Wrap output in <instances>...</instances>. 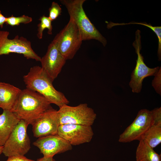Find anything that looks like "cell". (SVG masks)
I'll use <instances>...</instances> for the list:
<instances>
[{
	"label": "cell",
	"mask_w": 161,
	"mask_h": 161,
	"mask_svg": "<svg viewBox=\"0 0 161 161\" xmlns=\"http://www.w3.org/2000/svg\"><path fill=\"white\" fill-rule=\"evenodd\" d=\"M57 134L72 146L89 143L94 135L92 126L71 124H60Z\"/></svg>",
	"instance_id": "cell-11"
},
{
	"label": "cell",
	"mask_w": 161,
	"mask_h": 161,
	"mask_svg": "<svg viewBox=\"0 0 161 161\" xmlns=\"http://www.w3.org/2000/svg\"><path fill=\"white\" fill-rule=\"evenodd\" d=\"M7 17H5L3 15L0 10V27L2 28L4 24L6 22Z\"/></svg>",
	"instance_id": "cell-25"
},
{
	"label": "cell",
	"mask_w": 161,
	"mask_h": 161,
	"mask_svg": "<svg viewBox=\"0 0 161 161\" xmlns=\"http://www.w3.org/2000/svg\"><path fill=\"white\" fill-rule=\"evenodd\" d=\"M66 60L52 41L40 62L44 71L53 82L61 71Z\"/></svg>",
	"instance_id": "cell-13"
},
{
	"label": "cell",
	"mask_w": 161,
	"mask_h": 161,
	"mask_svg": "<svg viewBox=\"0 0 161 161\" xmlns=\"http://www.w3.org/2000/svg\"><path fill=\"white\" fill-rule=\"evenodd\" d=\"M29 124L21 120L3 146L2 153L8 157L24 156L31 148L30 141L27 133Z\"/></svg>",
	"instance_id": "cell-5"
},
{
	"label": "cell",
	"mask_w": 161,
	"mask_h": 161,
	"mask_svg": "<svg viewBox=\"0 0 161 161\" xmlns=\"http://www.w3.org/2000/svg\"><path fill=\"white\" fill-rule=\"evenodd\" d=\"M33 145L46 157H52L58 154L71 150L72 146L58 134L38 138Z\"/></svg>",
	"instance_id": "cell-12"
},
{
	"label": "cell",
	"mask_w": 161,
	"mask_h": 161,
	"mask_svg": "<svg viewBox=\"0 0 161 161\" xmlns=\"http://www.w3.org/2000/svg\"><path fill=\"white\" fill-rule=\"evenodd\" d=\"M9 35L8 31H0V56L15 53L23 55L27 59L40 61L41 58L33 50L29 41L18 35L10 39L8 38Z\"/></svg>",
	"instance_id": "cell-8"
},
{
	"label": "cell",
	"mask_w": 161,
	"mask_h": 161,
	"mask_svg": "<svg viewBox=\"0 0 161 161\" xmlns=\"http://www.w3.org/2000/svg\"><path fill=\"white\" fill-rule=\"evenodd\" d=\"M21 90L13 85L0 82V108L12 112Z\"/></svg>",
	"instance_id": "cell-14"
},
{
	"label": "cell",
	"mask_w": 161,
	"mask_h": 161,
	"mask_svg": "<svg viewBox=\"0 0 161 161\" xmlns=\"http://www.w3.org/2000/svg\"><path fill=\"white\" fill-rule=\"evenodd\" d=\"M151 111L153 120V124L161 125V107L155 108Z\"/></svg>",
	"instance_id": "cell-23"
},
{
	"label": "cell",
	"mask_w": 161,
	"mask_h": 161,
	"mask_svg": "<svg viewBox=\"0 0 161 161\" xmlns=\"http://www.w3.org/2000/svg\"><path fill=\"white\" fill-rule=\"evenodd\" d=\"M3 146H0V155L2 153Z\"/></svg>",
	"instance_id": "cell-27"
},
{
	"label": "cell",
	"mask_w": 161,
	"mask_h": 161,
	"mask_svg": "<svg viewBox=\"0 0 161 161\" xmlns=\"http://www.w3.org/2000/svg\"><path fill=\"white\" fill-rule=\"evenodd\" d=\"M139 24L146 26L151 29L156 34L158 38V47L157 50V56L159 61L161 59V27L160 26H153L150 24L146 23L131 22L128 23H115L114 25H123L129 24Z\"/></svg>",
	"instance_id": "cell-19"
},
{
	"label": "cell",
	"mask_w": 161,
	"mask_h": 161,
	"mask_svg": "<svg viewBox=\"0 0 161 161\" xmlns=\"http://www.w3.org/2000/svg\"><path fill=\"white\" fill-rule=\"evenodd\" d=\"M136 152V161H161V156L143 140L139 141Z\"/></svg>",
	"instance_id": "cell-16"
},
{
	"label": "cell",
	"mask_w": 161,
	"mask_h": 161,
	"mask_svg": "<svg viewBox=\"0 0 161 161\" xmlns=\"http://www.w3.org/2000/svg\"><path fill=\"white\" fill-rule=\"evenodd\" d=\"M39 20L40 22L37 25L38 32L37 34V36L38 38L40 39H42L43 31L46 29L48 30V34L50 35H52V21L48 17L44 15L40 17Z\"/></svg>",
	"instance_id": "cell-18"
},
{
	"label": "cell",
	"mask_w": 161,
	"mask_h": 161,
	"mask_svg": "<svg viewBox=\"0 0 161 161\" xmlns=\"http://www.w3.org/2000/svg\"><path fill=\"white\" fill-rule=\"evenodd\" d=\"M50 104L42 95L26 88L21 90L12 112L20 120L31 124L41 114L52 107Z\"/></svg>",
	"instance_id": "cell-2"
},
{
	"label": "cell",
	"mask_w": 161,
	"mask_h": 161,
	"mask_svg": "<svg viewBox=\"0 0 161 161\" xmlns=\"http://www.w3.org/2000/svg\"><path fill=\"white\" fill-rule=\"evenodd\" d=\"M154 78L152 82V85L156 92L161 95V67L154 75Z\"/></svg>",
	"instance_id": "cell-22"
},
{
	"label": "cell",
	"mask_w": 161,
	"mask_h": 161,
	"mask_svg": "<svg viewBox=\"0 0 161 161\" xmlns=\"http://www.w3.org/2000/svg\"><path fill=\"white\" fill-rule=\"evenodd\" d=\"M60 124H71L92 126L97 115L94 110L86 103L76 106L65 105L58 110Z\"/></svg>",
	"instance_id": "cell-6"
},
{
	"label": "cell",
	"mask_w": 161,
	"mask_h": 161,
	"mask_svg": "<svg viewBox=\"0 0 161 161\" xmlns=\"http://www.w3.org/2000/svg\"><path fill=\"white\" fill-rule=\"evenodd\" d=\"M141 38L140 31L137 30L135 32V40L133 43L137 55V59L135 68L131 73L129 84L132 92L136 93L140 92L144 79L148 77L154 76L160 68L159 66L150 68L145 63L143 57L140 53Z\"/></svg>",
	"instance_id": "cell-7"
},
{
	"label": "cell",
	"mask_w": 161,
	"mask_h": 161,
	"mask_svg": "<svg viewBox=\"0 0 161 161\" xmlns=\"http://www.w3.org/2000/svg\"><path fill=\"white\" fill-rule=\"evenodd\" d=\"M32 18L27 16L23 15L18 17H15L12 15L7 17L5 23L6 24L11 26L19 25L20 24H27L31 22Z\"/></svg>",
	"instance_id": "cell-20"
},
{
	"label": "cell",
	"mask_w": 161,
	"mask_h": 161,
	"mask_svg": "<svg viewBox=\"0 0 161 161\" xmlns=\"http://www.w3.org/2000/svg\"><path fill=\"white\" fill-rule=\"evenodd\" d=\"M82 41L79 29L70 18L67 24L56 34L52 41L66 60L74 57L80 48Z\"/></svg>",
	"instance_id": "cell-4"
},
{
	"label": "cell",
	"mask_w": 161,
	"mask_h": 161,
	"mask_svg": "<svg viewBox=\"0 0 161 161\" xmlns=\"http://www.w3.org/2000/svg\"><path fill=\"white\" fill-rule=\"evenodd\" d=\"M23 79L26 88L42 95L51 104H55L59 108L69 103L64 94L55 88L53 82L41 66H35L31 67L28 73L24 76Z\"/></svg>",
	"instance_id": "cell-1"
},
{
	"label": "cell",
	"mask_w": 161,
	"mask_h": 161,
	"mask_svg": "<svg viewBox=\"0 0 161 161\" xmlns=\"http://www.w3.org/2000/svg\"><path fill=\"white\" fill-rule=\"evenodd\" d=\"M34 136L39 138L57 134L60 125L58 111L47 109L31 123Z\"/></svg>",
	"instance_id": "cell-10"
},
{
	"label": "cell",
	"mask_w": 161,
	"mask_h": 161,
	"mask_svg": "<svg viewBox=\"0 0 161 161\" xmlns=\"http://www.w3.org/2000/svg\"><path fill=\"white\" fill-rule=\"evenodd\" d=\"M20 120L12 112L3 110L0 115V146L4 145Z\"/></svg>",
	"instance_id": "cell-15"
},
{
	"label": "cell",
	"mask_w": 161,
	"mask_h": 161,
	"mask_svg": "<svg viewBox=\"0 0 161 161\" xmlns=\"http://www.w3.org/2000/svg\"><path fill=\"white\" fill-rule=\"evenodd\" d=\"M49 12L48 17L52 21L55 20L61 15L62 9L57 3L53 1L49 9Z\"/></svg>",
	"instance_id": "cell-21"
},
{
	"label": "cell",
	"mask_w": 161,
	"mask_h": 161,
	"mask_svg": "<svg viewBox=\"0 0 161 161\" xmlns=\"http://www.w3.org/2000/svg\"><path fill=\"white\" fill-rule=\"evenodd\" d=\"M153 124L151 111L146 109H141L132 123L120 134L119 142L127 143L135 140L140 141Z\"/></svg>",
	"instance_id": "cell-9"
},
{
	"label": "cell",
	"mask_w": 161,
	"mask_h": 161,
	"mask_svg": "<svg viewBox=\"0 0 161 161\" xmlns=\"http://www.w3.org/2000/svg\"><path fill=\"white\" fill-rule=\"evenodd\" d=\"M6 161H35L24 156H14L8 157Z\"/></svg>",
	"instance_id": "cell-24"
},
{
	"label": "cell",
	"mask_w": 161,
	"mask_h": 161,
	"mask_svg": "<svg viewBox=\"0 0 161 161\" xmlns=\"http://www.w3.org/2000/svg\"><path fill=\"white\" fill-rule=\"evenodd\" d=\"M61 3L66 8L70 18L78 27L83 41L96 40L105 47L107 41L91 22L83 8L85 0H61Z\"/></svg>",
	"instance_id": "cell-3"
},
{
	"label": "cell",
	"mask_w": 161,
	"mask_h": 161,
	"mask_svg": "<svg viewBox=\"0 0 161 161\" xmlns=\"http://www.w3.org/2000/svg\"><path fill=\"white\" fill-rule=\"evenodd\" d=\"M36 161H56L52 157H43L38 159Z\"/></svg>",
	"instance_id": "cell-26"
},
{
	"label": "cell",
	"mask_w": 161,
	"mask_h": 161,
	"mask_svg": "<svg viewBox=\"0 0 161 161\" xmlns=\"http://www.w3.org/2000/svg\"><path fill=\"white\" fill-rule=\"evenodd\" d=\"M143 140L154 149L161 143V125H152L143 136Z\"/></svg>",
	"instance_id": "cell-17"
}]
</instances>
